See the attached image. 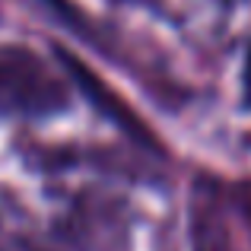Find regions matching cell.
<instances>
[{
    "instance_id": "6da1fadb",
    "label": "cell",
    "mask_w": 251,
    "mask_h": 251,
    "mask_svg": "<svg viewBox=\"0 0 251 251\" xmlns=\"http://www.w3.org/2000/svg\"><path fill=\"white\" fill-rule=\"evenodd\" d=\"M191 251H251V178L197 172L188 191Z\"/></svg>"
},
{
    "instance_id": "7a4b0ae2",
    "label": "cell",
    "mask_w": 251,
    "mask_h": 251,
    "mask_svg": "<svg viewBox=\"0 0 251 251\" xmlns=\"http://www.w3.org/2000/svg\"><path fill=\"white\" fill-rule=\"evenodd\" d=\"M70 86L29 45H0V121H48L70 111Z\"/></svg>"
},
{
    "instance_id": "3957f363",
    "label": "cell",
    "mask_w": 251,
    "mask_h": 251,
    "mask_svg": "<svg viewBox=\"0 0 251 251\" xmlns=\"http://www.w3.org/2000/svg\"><path fill=\"white\" fill-rule=\"evenodd\" d=\"M45 251H134L124 201L99 191L74 194L70 207L51 223Z\"/></svg>"
},
{
    "instance_id": "277c9868",
    "label": "cell",
    "mask_w": 251,
    "mask_h": 251,
    "mask_svg": "<svg viewBox=\"0 0 251 251\" xmlns=\"http://www.w3.org/2000/svg\"><path fill=\"white\" fill-rule=\"evenodd\" d=\"M242 89H245V108H251V48L245 57V70H242Z\"/></svg>"
},
{
    "instance_id": "5b68a950",
    "label": "cell",
    "mask_w": 251,
    "mask_h": 251,
    "mask_svg": "<svg viewBox=\"0 0 251 251\" xmlns=\"http://www.w3.org/2000/svg\"><path fill=\"white\" fill-rule=\"evenodd\" d=\"M108 3H127V6H162V0H108Z\"/></svg>"
},
{
    "instance_id": "8992f818",
    "label": "cell",
    "mask_w": 251,
    "mask_h": 251,
    "mask_svg": "<svg viewBox=\"0 0 251 251\" xmlns=\"http://www.w3.org/2000/svg\"><path fill=\"white\" fill-rule=\"evenodd\" d=\"M223 3H226V0H223Z\"/></svg>"
}]
</instances>
